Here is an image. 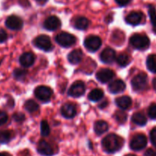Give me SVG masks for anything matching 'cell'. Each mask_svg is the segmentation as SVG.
Returning a JSON list of instances; mask_svg holds the SVG:
<instances>
[{
    "label": "cell",
    "mask_w": 156,
    "mask_h": 156,
    "mask_svg": "<svg viewBox=\"0 0 156 156\" xmlns=\"http://www.w3.org/2000/svg\"><path fill=\"white\" fill-rule=\"evenodd\" d=\"M124 144L122 138L114 133L107 135L102 140V149L107 153H115L122 149Z\"/></svg>",
    "instance_id": "cell-1"
},
{
    "label": "cell",
    "mask_w": 156,
    "mask_h": 156,
    "mask_svg": "<svg viewBox=\"0 0 156 156\" xmlns=\"http://www.w3.org/2000/svg\"><path fill=\"white\" fill-rule=\"evenodd\" d=\"M130 44L135 49L140 50H145L148 49L150 46V40L146 35L135 34L130 37Z\"/></svg>",
    "instance_id": "cell-2"
},
{
    "label": "cell",
    "mask_w": 156,
    "mask_h": 156,
    "mask_svg": "<svg viewBox=\"0 0 156 156\" xmlns=\"http://www.w3.org/2000/svg\"><path fill=\"white\" fill-rule=\"evenodd\" d=\"M131 84L135 91H144L148 87V76L144 73H139L132 79Z\"/></svg>",
    "instance_id": "cell-3"
},
{
    "label": "cell",
    "mask_w": 156,
    "mask_h": 156,
    "mask_svg": "<svg viewBox=\"0 0 156 156\" xmlns=\"http://www.w3.org/2000/svg\"><path fill=\"white\" fill-rule=\"evenodd\" d=\"M55 41L61 47H70L76 43V38L73 34L67 32H61L57 35Z\"/></svg>",
    "instance_id": "cell-4"
},
{
    "label": "cell",
    "mask_w": 156,
    "mask_h": 156,
    "mask_svg": "<svg viewBox=\"0 0 156 156\" xmlns=\"http://www.w3.org/2000/svg\"><path fill=\"white\" fill-rule=\"evenodd\" d=\"M33 42L35 47L44 51H50L53 49V45H52L50 37L45 34L38 36L34 40Z\"/></svg>",
    "instance_id": "cell-5"
},
{
    "label": "cell",
    "mask_w": 156,
    "mask_h": 156,
    "mask_svg": "<svg viewBox=\"0 0 156 156\" xmlns=\"http://www.w3.org/2000/svg\"><path fill=\"white\" fill-rule=\"evenodd\" d=\"M130 148L133 151H140L147 146V138L144 134L139 133L132 137L130 141Z\"/></svg>",
    "instance_id": "cell-6"
},
{
    "label": "cell",
    "mask_w": 156,
    "mask_h": 156,
    "mask_svg": "<svg viewBox=\"0 0 156 156\" xmlns=\"http://www.w3.org/2000/svg\"><path fill=\"white\" fill-rule=\"evenodd\" d=\"M102 44L100 37L95 35H90L84 40V45L85 48L90 52H96L99 50Z\"/></svg>",
    "instance_id": "cell-7"
},
{
    "label": "cell",
    "mask_w": 156,
    "mask_h": 156,
    "mask_svg": "<svg viewBox=\"0 0 156 156\" xmlns=\"http://www.w3.org/2000/svg\"><path fill=\"white\" fill-rule=\"evenodd\" d=\"M35 95L38 100L42 102H48L52 96V90L49 87L41 86L37 87L35 89Z\"/></svg>",
    "instance_id": "cell-8"
},
{
    "label": "cell",
    "mask_w": 156,
    "mask_h": 156,
    "mask_svg": "<svg viewBox=\"0 0 156 156\" xmlns=\"http://www.w3.org/2000/svg\"><path fill=\"white\" fill-rule=\"evenodd\" d=\"M86 91L85 84L82 81H76L72 84L68 91V94L70 97L80 98L84 95Z\"/></svg>",
    "instance_id": "cell-9"
},
{
    "label": "cell",
    "mask_w": 156,
    "mask_h": 156,
    "mask_svg": "<svg viewBox=\"0 0 156 156\" xmlns=\"http://www.w3.org/2000/svg\"><path fill=\"white\" fill-rule=\"evenodd\" d=\"M6 25L11 30H19L23 27V21L21 18L16 15H11L6 19Z\"/></svg>",
    "instance_id": "cell-10"
},
{
    "label": "cell",
    "mask_w": 156,
    "mask_h": 156,
    "mask_svg": "<svg viewBox=\"0 0 156 156\" xmlns=\"http://www.w3.org/2000/svg\"><path fill=\"white\" fill-rule=\"evenodd\" d=\"M37 149H38V153L44 156H51L55 153L54 149L52 147L51 145L43 140L39 141Z\"/></svg>",
    "instance_id": "cell-11"
},
{
    "label": "cell",
    "mask_w": 156,
    "mask_h": 156,
    "mask_svg": "<svg viewBox=\"0 0 156 156\" xmlns=\"http://www.w3.org/2000/svg\"><path fill=\"white\" fill-rule=\"evenodd\" d=\"M114 73L110 69H101L96 73V77L99 82L106 83L114 77Z\"/></svg>",
    "instance_id": "cell-12"
},
{
    "label": "cell",
    "mask_w": 156,
    "mask_h": 156,
    "mask_svg": "<svg viewBox=\"0 0 156 156\" xmlns=\"http://www.w3.org/2000/svg\"><path fill=\"white\" fill-rule=\"evenodd\" d=\"M99 58L104 63H112L116 59V51L110 47H106L100 53Z\"/></svg>",
    "instance_id": "cell-13"
},
{
    "label": "cell",
    "mask_w": 156,
    "mask_h": 156,
    "mask_svg": "<svg viewBox=\"0 0 156 156\" xmlns=\"http://www.w3.org/2000/svg\"><path fill=\"white\" fill-rule=\"evenodd\" d=\"M61 113L63 117L65 118L72 119L76 116V108L73 104L67 103L62 106L61 109Z\"/></svg>",
    "instance_id": "cell-14"
},
{
    "label": "cell",
    "mask_w": 156,
    "mask_h": 156,
    "mask_svg": "<svg viewBox=\"0 0 156 156\" xmlns=\"http://www.w3.org/2000/svg\"><path fill=\"white\" fill-rule=\"evenodd\" d=\"M61 27V21L57 16H50L44 21V27L47 30H55Z\"/></svg>",
    "instance_id": "cell-15"
},
{
    "label": "cell",
    "mask_w": 156,
    "mask_h": 156,
    "mask_svg": "<svg viewBox=\"0 0 156 156\" xmlns=\"http://www.w3.org/2000/svg\"><path fill=\"white\" fill-rule=\"evenodd\" d=\"M143 18V14L140 12H132L125 17V21L130 25H138Z\"/></svg>",
    "instance_id": "cell-16"
},
{
    "label": "cell",
    "mask_w": 156,
    "mask_h": 156,
    "mask_svg": "<svg viewBox=\"0 0 156 156\" xmlns=\"http://www.w3.org/2000/svg\"><path fill=\"white\" fill-rule=\"evenodd\" d=\"M35 60V55L32 52H25L19 58V62L23 67H30Z\"/></svg>",
    "instance_id": "cell-17"
},
{
    "label": "cell",
    "mask_w": 156,
    "mask_h": 156,
    "mask_svg": "<svg viewBox=\"0 0 156 156\" xmlns=\"http://www.w3.org/2000/svg\"><path fill=\"white\" fill-rule=\"evenodd\" d=\"M108 89L112 94H118V93H121L125 89V84L123 81L117 80L113 81V82L109 85Z\"/></svg>",
    "instance_id": "cell-18"
},
{
    "label": "cell",
    "mask_w": 156,
    "mask_h": 156,
    "mask_svg": "<svg viewBox=\"0 0 156 156\" xmlns=\"http://www.w3.org/2000/svg\"><path fill=\"white\" fill-rule=\"evenodd\" d=\"M83 52L80 50H73V51L70 52L67 56L68 61L72 64H78L81 62L83 59Z\"/></svg>",
    "instance_id": "cell-19"
},
{
    "label": "cell",
    "mask_w": 156,
    "mask_h": 156,
    "mask_svg": "<svg viewBox=\"0 0 156 156\" xmlns=\"http://www.w3.org/2000/svg\"><path fill=\"white\" fill-rule=\"evenodd\" d=\"M132 99L128 96H122L116 99V104L120 109L127 110L131 107Z\"/></svg>",
    "instance_id": "cell-20"
},
{
    "label": "cell",
    "mask_w": 156,
    "mask_h": 156,
    "mask_svg": "<svg viewBox=\"0 0 156 156\" xmlns=\"http://www.w3.org/2000/svg\"><path fill=\"white\" fill-rule=\"evenodd\" d=\"M93 129H94L95 133L100 136L108 130L109 125L108 123L106 121H104V120H98V121H96V123H94Z\"/></svg>",
    "instance_id": "cell-21"
},
{
    "label": "cell",
    "mask_w": 156,
    "mask_h": 156,
    "mask_svg": "<svg viewBox=\"0 0 156 156\" xmlns=\"http://www.w3.org/2000/svg\"><path fill=\"white\" fill-rule=\"evenodd\" d=\"M74 27L78 30H85L88 27L90 21L85 17H78L74 21Z\"/></svg>",
    "instance_id": "cell-22"
},
{
    "label": "cell",
    "mask_w": 156,
    "mask_h": 156,
    "mask_svg": "<svg viewBox=\"0 0 156 156\" xmlns=\"http://www.w3.org/2000/svg\"><path fill=\"white\" fill-rule=\"evenodd\" d=\"M132 121L138 126H145L147 123V118L142 113H135L132 117Z\"/></svg>",
    "instance_id": "cell-23"
},
{
    "label": "cell",
    "mask_w": 156,
    "mask_h": 156,
    "mask_svg": "<svg viewBox=\"0 0 156 156\" xmlns=\"http://www.w3.org/2000/svg\"><path fill=\"white\" fill-rule=\"evenodd\" d=\"M104 95V93L102 91V90H101L100 88H95V89L92 90L88 94V98L89 100L91 101L96 102L99 101V100L102 98Z\"/></svg>",
    "instance_id": "cell-24"
},
{
    "label": "cell",
    "mask_w": 156,
    "mask_h": 156,
    "mask_svg": "<svg viewBox=\"0 0 156 156\" xmlns=\"http://www.w3.org/2000/svg\"><path fill=\"white\" fill-rule=\"evenodd\" d=\"M146 66L151 73H156V54H151L148 56Z\"/></svg>",
    "instance_id": "cell-25"
},
{
    "label": "cell",
    "mask_w": 156,
    "mask_h": 156,
    "mask_svg": "<svg viewBox=\"0 0 156 156\" xmlns=\"http://www.w3.org/2000/svg\"><path fill=\"white\" fill-rule=\"evenodd\" d=\"M116 62L121 67H125L130 63V57L128 54L121 53L116 58Z\"/></svg>",
    "instance_id": "cell-26"
},
{
    "label": "cell",
    "mask_w": 156,
    "mask_h": 156,
    "mask_svg": "<svg viewBox=\"0 0 156 156\" xmlns=\"http://www.w3.org/2000/svg\"><path fill=\"white\" fill-rule=\"evenodd\" d=\"M24 108L29 113H35L39 109V105L33 100H28L24 103Z\"/></svg>",
    "instance_id": "cell-27"
},
{
    "label": "cell",
    "mask_w": 156,
    "mask_h": 156,
    "mask_svg": "<svg viewBox=\"0 0 156 156\" xmlns=\"http://www.w3.org/2000/svg\"><path fill=\"white\" fill-rule=\"evenodd\" d=\"M12 139V132L9 130H0V143L6 144Z\"/></svg>",
    "instance_id": "cell-28"
},
{
    "label": "cell",
    "mask_w": 156,
    "mask_h": 156,
    "mask_svg": "<svg viewBox=\"0 0 156 156\" xmlns=\"http://www.w3.org/2000/svg\"><path fill=\"white\" fill-rule=\"evenodd\" d=\"M13 76L17 80H23L27 76V71L22 69H15L13 72Z\"/></svg>",
    "instance_id": "cell-29"
},
{
    "label": "cell",
    "mask_w": 156,
    "mask_h": 156,
    "mask_svg": "<svg viewBox=\"0 0 156 156\" xmlns=\"http://www.w3.org/2000/svg\"><path fill=\"white\" fill-rule=\"evenodd\" d=\"M114 117H115V119L116 120V121H117L119 123H120V124H123V123H125L127 120L126 114L124 113L123 111H116Z\"/></svg>",
    "instance_id": "cell-30"
},
{
    "label": "cell",
    "mask_w": 156,
    "mask_h": 156,
    "mask_svg": "<svg viewBox=\"0 0 156 156\" xmlns=\"http://www.w3.org/2000/svg\"><path fill=\"white\" fill-rule=\"evenodd\" d=\"M50 129L48 123L46 120H42L41 123V134L42 136H47L50 134Z\"/></svg>",
    "instance_id": "cell-31"
},
{
    "label": "cell",
    "mask_w": 156,
    "mask_h": 156,
    "mask_svg": "<svg viewBox=\"0 0 156 156\" xmlns=\"http://www.w3.org/2000/svg\"><path fill=\"white\" fill-rule=\"evenodd\" d=\"M148 15L153 27L156 25V9L153 5H148Z\"/></svg>",
    "instance_id": "cell-32"
},
{
    "label": "cell",
    "mask_w": 156,
    "mask_h": 156,
    "mask_svg": "<svg viewBox=\"0 0 156 156\" xmlns=\"http://www.w3.org/2000/svg\"><path fill=\"white\" fill-rule=\"evenodd\" d=\"M148 117L152 120H156V104H151L148 110Z\"/></svg>",
    "instance_id": "cell-33"
},
{
    "label": "cell",
    "mask_w": 156,
    "mask_h": 156,
    "mask_svg": "<svg viewBox=\"0 0 156 156\" xmlns=\"http://www.w3.org/2000/svg\"><path fill=\"white\" fill-rule=\"evenodd\" d=\"M12 118L15 120V122H18V123H21L22 121H24V119H25V117H24V114H22V113H15V114H13L12 116Z\"/></svg>",
    "instance_id": "cell-34"
},
{
    "label": "cell",
    "mask_w": 156,
    "mask_h": 156,
    "mask_svg": "<svg viewBox=\"0 0 156 156\" xmlns=\"http://www.w3.org/2000/svg\"><path fill=\"white\" fill-rule=\"evenodd\" d=\"M150 140L151 144L156 147V127L153 128L150 132Z\"/></svg>",
    "instance_id": "cell-35"
},
{
    "label": "cell",
    "mask_w": 156,
    "mask_h": 156,
    "mask_svg": "<svg viewBox=\"0 0 156 156\" xmlns=\"http://www.w3.org/2000/svg\"><path fill=\"white\" fill-rule=\"evenodd\" d=\"M8 121V115L4 111H0V126L4 125Z\"/></svg>",
    "instance_id": "cell-36"
},
{
    "label": "cell",
    "mask_w": 156,
    "mask_h": 156,
    "mask_svg": "<svg viewBox=\"0 0 156 156\" xmlns=\"http://www.w3.org/2000/svg\"><path fill=\"white\" fill-rule=\"evenodd\" d=\"M7 33L2 28H0V43H3L7 40Z\"/></svg>",
    "instance_id": "cell-37"
},
{
    "label": "cell",
    "mask_w": 156,
    "mask_h": 156,
    "mask_svg": "<svg viewBox=\"0 0 156 156\" xmlns=\"http://www.w3.org/2000/svg\"><path fill=\"white\" fill-rule=\"evenodd\" d=\"M145 156H156V151L152 149H148L145 151Z\"/></svg>",
    "instance_id": "cell-38"
},
{
    "label": "cell",
    "mask_w": 156,
    "mask_h": 156,
    "mask_svg": "<svg viewBox=\"0 0 156 156\" xmlns=\"http://www.w3.org/2000/svg\"><path fill=\"white\" fill-rule=\"evenodd\" d=\"M115 1H116V2L119 5L125 6L126 5H128L132 0H115Z\"/></svg>",
    "instance_id": "cell-39"
},
{
    "label": "cell",
    "mask_w": 156,
    "mask_h": 156,
    "mask_svg": "<svg viewBox=\"0 0 156 156\" xmlns=\"http://www.w3.org/2000/svg\"><path fill=\"white\" fill-rule=\"evenodd\" d=\"M107 104H108V103H107L106 101H105L102 102V103L100 105H99V108H101V109H102V108H105Z\"/></svg>",
    "instance_id": "cell-40"
},
{
    "label": "cell",
    "mask_w": 156,
    "mask_h": 156,
    "mask_svg": "<svg viewBox=\"0 0 156 156\" xmlns=\"http://www.w3.org/2000/svg\"><path fill=\"white\" fill-rule=\"evenodd\" d=\"M152 85H153V88L156 91V78H154L152 81Z\"/></svg>",
    "instance_id": "cell-41"
},
{
    "label": "cell",
    "mask_w": 156,
    "mask_h": 156,
    "mask_svg": "<svg viewBox=\"0 0 156 156\" xmlns=\"http://www.w3.org/2000/svg\"><path fill=\"white\" fill-rule=\"evenodd\" d=\"M35 1H37L38 2H39V3H44L46 1H47V0H35Z\"/></svg>",
    "instance_id": "cell-42"
},
{
    "label": "cell",
    "mask_w": 156,
    "mask_h": 156,
    "mask_svg": "<svg viewBox=\"0 0 156 156\" xmlns=\"http://www.w3.org/2000/svg\"><path fill=\"white\" fill-rule=\"evenodd\" d=\"M0 156H9L7 153H5V152H0Z\"/></svg>",
    "instance_id": "cell-43"
},
{
    "label": "cell",
    "mask_w": 156,
    "mask_h": 156,
    "mask_svg": "<svg viewBox=\"0 0 156 156\" xmlns=\"http://www.w3.org/2000/svg\"><path fill=\"white\" fill-rule=\"evenodd\" d=\"M153 30H154V33L156 34V25H155V26H154V27H153Z\"/></svg>",
    "instance_id": "cell-44"
},
{
    "label": "cell",
    "mask_w": 156,
    "mask_h": 156,
    "mask_svg": "<svg viewBox=\"0 0 156 156\" xmlns=\"http://www.w3.org/2000/svg\"><path fill=\"white\" fill-rule=\"evenodd\" d=\"M125 156H136V155H132V154H129V155H125Z\"/></svg>",
    "instance_id": "cell-45"
},
{
    "label": "cell",
    "mask_w": 156,
    "mask_h": 156,
    "mask_svg": "<svg viewBox=\"0 0 156 156\" xmlns=\"http://www.w3.org/2000/svg\"><path fill=\"white\" fill-rule=\"evenodd\" d=\"M0 64H1V61H0Z\"/></svg>",
    "instance_id": "cell-46"
}]
</instances>
